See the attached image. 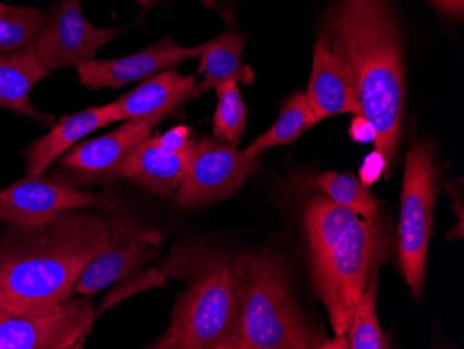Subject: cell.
<instances>
[{
    "mask_svg": "<svg viewBox=\"0 0 464 349\" xmlns=\"http://www.w3.org/2000/svg\"><path fill=\"white\" fill-rule=\"evenodd\" d=\"M262 170V156L246 155L237 145L215 137L194 141L191 160L176 202L185 209H199L238 194L246 179Z\"/></svg>",
    "mask_w": 464,
    "mask_h": 349,
    "instance_id": "obj_7",
    "label": "cell"
},
{
    "mask_svg": "<svg viewBox=\"0 0 464 349\" xmlns=\"http://www.w3.org/2000/svg\"><path fill=\"white\" fill-rule=\"evenodd\" d=\"M385 170H387V164H385L382 153L372 150L364 158L363 164L359 170V179L363 186H372L382 174H385Z\"/></svg>",
    "mask_w": 464,
    "mask_h": 349,
    "instance_id": "obj_27",
    "label": "cell"
},
{
    "mask_svg": "<svg viewBox=\"0 0 464 349\" xmlns=\"http://www.w3.org/2000/svg\"><path fill=\"white\" fill-rule=\"evenodd\" d=\"M191 127L177 126L161 135L153 137L156 145L163 152L181 153L192 147L195 140L191 137Z\"/></svg>",
    "mask_w": 464,
    "mask_h": 349,
    "instance_id": "obj_26",
    "label": "cell"
},
{
    "mask_svg": "<svg viewBox=\"0 0 464 349\" xmlns=\"http://www.w3.org/2000/svg\"><path fill=\"white\" fill-rule=\"evenodd\" d=\"M46 74L48 70L42 64L35 46L0 53V106L42 124H54V117L42 113L30 102L31 91Z\"/></svg>",
    "mask_w": 464,
    "mask_h": 349,
    "instance_id": "obj_18",
    "label": "cell"
},
{
    "mask_svg": "<svg viewBox=\"0 0 464 349\" xmlns=\"http://www.w3.org/2000/svg\"><path fill=\"white\" fill-rule=\"evenodd\" d=\"M135 2L142 7L143 12L148 13L153 7L159 6L164 0H135Z\"/></svg>",
    "mask_w": 464,
    "mask_h": 349,
    "instance_id": "obj_31",
    "label": "cell"
},
{
    "mask_svg": "<svg viewBox=\"0 0 464 349\" xmlns=\"http://www.w3.org/2000/svg\"><path fill=\"white\" fill-rule=\"evenodd\" d=\"M377 291L378 273H375L357 301L345 333L351 349L392 348L391 338L382 332L378 322Z\"/></svg>",
    "mask_w": 464,
    "mask_h": 349,
    "instance_id": "obj_21",
    "label": "cell"
},
{
    "mask_svg": "<svg viewBox=\"0 0 464 349\" xmlns=\"http://www.w3.org/2000/svg\"><path fill=\"white\" fill-rule=\"evenodd\" d=\"M317 122L320 120L310 108L306 95L304 92H295L281 108L277 121L253 141L249 147L245 148L244 152L250 156H263L270 148L294 143Z\"/></svg>",
    "mask_w": 464,
    "mask_h": 349,
    "instance_id": "obj_20",
    "label": "cell"
},
{
    "mask_svg": "<svg viewBox=\"0 0 464 349\" xmlns=\"http://www.w3.org/2000/svg\"><path fill=\"white\" fill-rule=\"evenodd\" d=\"M155 127L146 122L121 121L108 134L78 142L62 156L63 179L77 184L106 182L117 179V171L127 156L143 140L152 135Z\"/></svg>",
    "mask_w": 464,
    "mask_h": 349,
    "instance_id": "obj_13",
    "label": "cell"
},
{
    "mask_svg": "<svg viewBox=\"0 0 464 349\" xmlns=\"http://www.w3.org/2000/svg\"><path fill=\"white\" fill-rule=\"evenodd\" d=\"M203 6L218 10L224 22L231 23L236 15L238 0H202Z\"/></svg>",
    "mask_w": 464,
    "mask_h": 349,
    "instance_id": "obj_29",
    "label": "cell"
},
{
    "mask_svg": "<svg viewBox=\"0 0 464 349\" xmlns=\"http://www.w3.org/2000/svg\"><path fill=\"white\" fill-rule=\"evenodd\" d=\"M45 12L0 2V53H14L36 45Z\"/></svg>",
    "mask_w": 464,
    "mask_h": 349,
    "instance_id": "obj_22",
    "label": "cell"
},
{
    "mask_svg": "<svg viewBox=\"0 0 464 349\" xmlns=\"http://www.w3.org/2000/svg\"><path fill=\"white\" fill-rule=\"evenodd\" d=\"M215 90L218 108L213 116V137L231 145H238L246 132V103L238 84L234 81L221 82Z\"/></svg>",
    "mask_w": 464,
    "mask_h": 349,
    "instance_id": "obj_24",
    "label": "cell"
},
{
    "mask_svg": "<svg viewBox=\"0 0 464 349\" xmlns=\"http://www.w3.org/2000/svg\"><path fill=\"white\" fill-rule=\"evenodd\" d=\"M199 57L198 46L185 48L174 41L173 36L167 35L158 43L152 44L143 51L129 56L114 59L91 60L78 67L80 84L92 91L106 88L124 87L137 81H145L164 70L174 69L188 60Z\"/></svg>",
    "mask_w": 464,
    "mask_h": 349,
    "instance_id": "obj_12",
    "label": "cell"
},
{
    "mask_svg": "<svg viewBox=\"0 0 464 349\" xmlns=\"http://www.w3.org/2000/svg\"><path fill=\"white\" fill-rule=\"evenodd\" d=\"M121 30L99 28L83 15L81 0H54L45 12V24L36 41V52L49 72L78 67L96 59L103 46Z\"/></svg>",
    "mask_w": 464,
    "mask_h": 349,
    "instance_id": "obj_10",
    "label": "cell"
},
{
    "mask_svg": "<svg viewBox=\"0 0 464 349\" xmlns=\"http://www.w3.org/2000/svg\"><path fill=\"white\" fill-rule=\"evenodd\" d=\"M191 152L192 147L181 153L163 152L150 135L124 159L117 179H129L155 197H170L181 186Z\"/></svg>",
    "mask_w": 464,
    "mask_h": 349,
    "instance_id": "obj_16",
    "label": "cell"
},
{
    "mask_svg": "<svg viewBox=\"0 0 464 349\" xmlns=\"http://www.w3.org/2000/svg\"><path fill=\"white\" fill-rule=\"evenodd\" d=\"M434 148L429 141L414 143L406 158L399 220V260L417 299L426 283L429 245L434 233L437 200Z\"/></svg>",
    "mask_w": 464,
    "mask_h": 349,
    "instance_id": "obj_6",
    "label": "cell"
},
{
    "mask_svg": "<svg viewBox=\"0 0 464 349\" xmlns=\"http://www.w3.org/2000/svg\"><path fill=\"white\" fill-rule=\"evenodd\" d=\"M169 277L188 281L170 325L148 348L226 349L239 325L241 291L231 257L202 244L176 245L161 262Z\"/></svg>",
    "mask_w": 464,
    "mask_h": 349,
    "instance_id": "obj_4",
    "label": "cell"
},
{
    "mask_svg": "<svg viewBox=\"0 0 464 349\" xmlns=\"http://www.w3.org/2000/svg\"><path fill=\"white\" fill-rule=\"evenodd\" d=\"M92 194L69 182L46 177H30L0 189V223L30 230L49 223L64 210L99 205Z\"/></svg>",
    "mask_w": 464,
    "mask_h": 349,
    "instance_id": "obj_11",
    "label": "cell"
},
{
    "mask_svg": "<svg viewBox=\"0 0 464 349\" xmlns=\"http://www.w3.org/2000/svg\"><path fill=\"white\" fill-rule=\"evenodd\" d=\"M106 205L111 213V238L83 270L75 286L78 296L91 298L125 276L138 272L160 249L161 234L158 230L130 218L114 207L113 200H106Z\"/></svg>",
    "mask_w": 464,
    "mask_h": 349,
    "instance_id": "obj_9",
    "label": "cell"
},
{
    "mask_svg": "<svg viewBox=\"0 0 464 349\" xmlns=\"http://www.w3.org/2000/svg\"><path fill=\"white\" fill-rule=\"evenodd\" d=\"M197 75H182L177 70H164L143 81L117 99L122 121L146 122L156 127L174 119L188 102L200 95Z\"/></svg>",
    "mask_w": 464,
    "mask_h": 349,
    "instance_id": "obj_14",
    "label": "cell"
},
{
    "mask_svg": "<svg viewBox=\"0 0 464 349\" xmlns=\"http://www.w3.org/2000/svg\"><path fill=\"white\" fill-rule=\"evenodd\" d=\"M241 291V317L226 349H317L323 337L299 306L288 257L263 247L231 257Z\"/></svg>",
    "mask_w": 464,
    "mask_h": 349,
    "instance_id": "obj_5",
    "label": "cell"
},
{
    "mask_svg": "<svg viewBox=\"0 0 464 349\" xmlns=\"http://www.w3.org/2000/svg\"><path fill=\"white\" fill-rule=\"evenodd\" d=\"M304 95L320 121L340 114H362L348 73L322 41L313 48L312 73Z\"/></svg>",
    "mask_w": 464,
    "mask_h": 349,
    "instance_id": "obj_17",
    "label": "cell"
},
{
    "mask_svg": "<svg viewBox=\"0 0 464 349\" xmlns=\"http://www.w3.org/2000/svg\"><path fill=\"white\" fill-rule=\"evenodd\" d=\"M349 135L352 141L357 143L374 142L377 138V131L372 122L367 120L363 114H356L352 119L351 127H349Z\"/></svg>",
    "mask_w": 464,
    "mask_h": 349,
    "instance_id": "obj_28",
    "label": "cell"
},
{
    "mask_svg": "<svg viewBox=\"0 0 464 349\" xmlns=\"http://www.w3.org/2000/svg\"><path fill=\"white\" fill-rule=\"evenodd\" d=\"M167 278H169V276L160 267L159 269L142 270V272H135L125 276L124 278L114 283L116 286L111 288V293L106 296L98 311L95 312V320L103 316L106 312L111 311V307L116 306L120 302L130 298V296H137V294L142 293V291L166 286Z\"/></svg>",
    "mask_w": 464,
    "mask_h": 349,
    "instance_id": "obj_25",
    "label": "cell"
},
{
    "mask_svg": "<svg viewBox=\"0 0 464 349\" xmlns=\"http://www.w3.org/2000/svg\"><path fill=\"white\" fill-rule=\"evenodd\" d=\"M121 121V111L116 102L104 106H92L63 117L53 124L48 134L36 140L28 148L25 155L27 176H45L49 166L77 145L82 138L109 124Z\"/></svg>",
    "mask_w": 464,
    "mask_h": 349,
    "instance_id": "obj_15",
    "label": "cell"
},
{
    "mask_svg": "<svg viewBox=\"0 0 464 349\" xmlns=\"http://www.w3.org/2000/svg\"><path fill=\"white\" fill-rule=\"evenodd\" d=\"M246 39L236 30L224 31L218 38L198 45L200 64L198 74L203 75L199 82L200 92L215 90L221 82L234 81L237 84H252L255 72L242 63Z\"/></svg>",
    "mask_w": 464,
    "mask_h": 349,
    "instance_id": "obj_19",
    "label": "cell"
},
{
    "mask_svg": "<svg viewBox=\"0 0 464 349\" xmlns=\"http://www.w3.org/2000/svg\"><path fill=\"white\" fill-rule=\"evenodd\" d=\"M304 228L315 293L335 334H345L370 277L390 257L391 237L382 218L364 220L328 197L307 202Z\"/></svg>",
    "mask_w": 464,
    "mask_h": 349,
    "instance_id": "obj_3",
    "label": "cell"
},
{
    "mask_svg": "<svg viewBox=\"0 0 464 349\" xmlns=\"http://www.w3.org/2000/svg\"><path fill=\"white\" fill-rule=\"evenodd\" d=\"M78 208L30 230L0 236V306L24 312L69 301L83 270L111 238V213Z\"/></svg>",
    "mask_w": 464,
    "mask_h": 349,
    "instance_id": "obj_2",
    "label": "cell"
},
{
    "mask_svg": "<svg viewBox=\"0 0 464 349\" xmlns=\"http://www.w3.org/2000/svg\"><path fill=\"white\" fill-rule=\"evenodd\" d=\"M95 322L92 304L85 296L33 311L0 306V349L83 348Z\"/></svg>",
    "mask_w": 464,
    "mask_h": 349,
    "instance_id": "obj_8",
    "label": "cell"
},
{
    "mask_svg": "<svg viewBox=\"0 0 464 349\" xmlns=\"http://www.w3.org/2000/svg\"><path fill=\"white\" fill-rule=\"evenodd\" d=\"M319 41L348 73L362 114L377 131L375 150L384 158V177L390 179L406 93L402 38L390 0H338L325 15Z\"/></svg>",
    "mask_w": 464,
    "mask_h": 349,
    "instance_id": "obj_1",
    "label": "cell"
},
{
    "mask_svg": "<svg viewBox=\"0 0 464 349\" xmlns=\"http://www.w3.org/2000/svg\"><path fill=\"white\" fill-rule=\"evenodd\" d=\"M442 12L452 17H461L464 13V0H432Z\"/></svg>",
    "mask_w": 464,
    "mask_h": 349,
    "instance_id": "obj_30",
    "label": "cell"
},
{
    "mask_svg": "<svg viewBox=\"0 0 464 349\" xmlns=\"http://www.w3.org/2000/svg\"><path fill=\"white\" fill-rule=\"evenodd\" d=\"M315 184L334 202L353 210L364 220L374 221L380 218V203L377 198L354 174L327 171L315 179Z\"/></svg>",
    "mask_w": 464,
    "mask_h": 349,
    "instance_id": "obj_23",
    "label": "cell"
}]
</instances>
